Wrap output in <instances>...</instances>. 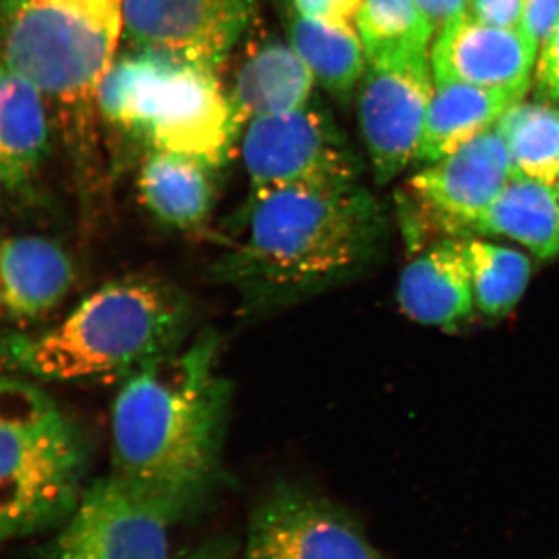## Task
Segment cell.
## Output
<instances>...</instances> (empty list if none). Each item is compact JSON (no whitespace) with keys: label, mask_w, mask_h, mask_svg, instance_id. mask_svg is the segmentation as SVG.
Listing matches in <instances>:
<instances>
[{"label":"cell","mask_w":559,"mask_h":559,"mask_svg":"<svg viewBox=\"0 0 559 559\" xmlns=\"http://www.w3.org/2000/svg\"><path fill=\"white\" fill-rule=\"evenodd\" d=\"M231 385L205 331L121 381L110 417V476L179 524L226 485Z\"/></svg>","instance_id":"obj_1"},{"label":"cell","mask_w":559,"mask_h":559,"mask_svg":"<svg viewBox=\"0 0 559 559\" xmlns=\"http://www.w3.org/2000/svg\"><path fill=\"white\" fill-rule=\"evenodd\" d=\"M245 237L213 266L246 312L274 311L358 274L384 237L380 202L359 180L280 187L249 197Z\"/></svg>","instance_id":"obj_2"},{"label":"cell","mask_w":559,"mask_h":559,"mask_svg":"<svg viewBox=\"0 0 559 559\" xmlns=\"http://www.w3.org/2000/svg\"><path fill=\"white\" fill-rule=\"evenodd\" d=\"M193 322V305L182 290L132 275L94 290L39 336L0 337V364L40 380L123 381L182 348Z\"/></svg>","instance_id":"obj_3"},{"label":"cell","mask_w":559,"mask_h":559,"mask_svg":"<svg viewBox=\"0 0 559 559\" xmlns=\"http://www.w3.org/2000/svg\"><path fill=\"white\" fill-rule=\"evenodd\" d=\"M98 110L146 151L215 170L230 159L242 131L215 70L154 51L114 60L98 90Z\"/></svg>","instance_id":"obj_4"},{"label":"cell","mask_w":559,"mask_h":559,"mask_svg":"<svg viewBox=\"0 0 559 559\" xmlns=\"http://www.w3.org/2000/svg\"><path fill=\"white\" fill-rule=\"evenodd\" d=\"M123 35V0H0L3 62L68 109L81 139Z\"/></svg>","instance_id":"obj_5"},{"label":"cell","mask_w":559,"mask_h":559,"mask_svg":"<svg viewBox=\"0 0 559 559\" xmlns=\"http://www.w3.org/2000/svg\"><path fill=\"white\" fill-rule=\"evenodd\" d=\"M79 426L38 388L0 378V544L55 528L86 489Z\"/></svg>","instance_id":"obj_6"},{"label":"cell","mask_w":559,"mask_h":559,"mask_svg":"<svg viewBox=\"0 0 559 559\" xmlns=\"http://www.w3.org/2000/svg\"><path fill=\"white\" fill-rule=\"evenodd\" d=\"M240 550L241 559H384L340 503L290 481L257 503Z\"/></svg>","instance_id":"obj_7"},{"label":"cell","mask_w":559,"mask_h":559,"mask_svg":"<svg viewBox=\"0 0 559 559\" xmlns=\"http://www.w3.org/2000/svg\"><path fill=\"white\" fill-rule=\"evenodd\" d=\"M249 197L280 187L352 182L359 160L325 114L305 108L249 121L241 140Z\"/></svg>","instance_id":"obj_8"},{"label":"cell","mask_w":559,"mask_h":559,"mask_svg":"<svg viewBox=\"0 0 559 559\" xmlns=\"http://www.w3.org/2000/svg\"><path fill=\"white\" fill-rule=\"evenodd\" d=\"M429 50L367 62L360 80L359 127L380 186L415 162L436 91Z\"/></svg>","instance_id":"obj_9"},{"label":"cell","mask_w":559,"mask_h":559,"mask_svg":"<svg viewBox=\"0 0 559 559\" xmlns=\"http://www.w3.org/2000/svg\"><path fill=\"white\" fill-rule=\"evenodd\" d=\"M175 524L116 477L84 489L35 559H170Z\"/></svg>","instance_id":"obj_10"},{"label":"cell","mask_w":559,"mask_h":559,"mask_svg":"<svg viewBox=\"0 0 559 559\" xmlns=\"http://www.w3.org/2000/svg\"><path fill=\"white\" fill-rule=\"evenodd\" d=\"M255 10V0H123V35L139 50L218 72Z\"/></svg>","instance_id":"obj_11"},{"label":"cell","mask_w":559,"mask_h":559,"mask_svg":"<svg viewBox=\"0 0 559 559\" xmlns=\"http://www.w3.org/2000/svg\"><path fill=\"white\" fill-rule=\"evenodd\" d=\"M513 175L509 150L495 127L418 171L407 186L406 207L448 237H463Z\"/></svg>","instance_id":"obj_12"},{"label":"cell","mask_w":559,"mask_h":559,"mask_svg":"<svg viewBox=\"0 0 559 559\" xmlns=\"http://www.w3.org/2000/svg\"><path fill=\"white\" fill-rule=\"evenodd\" d=\"M538 50L525 32L481 24L465 11L439 32L430 64L436 83L527 92Z\"/></svg>","instance_id":"obj_13"},{"label":"cell","mask_w":559,"mask_h":559,"mask_svg":"<svg viewBox=\"0 0 559 559\" xmlns=\"http://www.w3.org/2000/svg\"><path fill=\"white\" fill-rule=\"evenodd\" d=\"M399 304L407 318L437 329H457L473 318L477 307L462 237L436 241L407 263Z\"/></svg>","instance_id":"obj_14"},{"label":"cell","mask_w":559,"mask_h":559,"mask_svg":"<svg viewBox=\"0 0 559 559\" xmlns=\"http://www.w3.org/2000/svg\"><path fill=\"white\" fill-rule=\"evenodd\" d=\"M72 260L44 237L0 241V312L11 320H35L55 310L72 288Z\"/></svg>","instance_id":"obj_15"},{"label":"cell","mask_w":559,"mask_h":559,"mask_svg":"<svg viewBox=\"0 0 559 559\" xmlns=\"http://www.w3.org/2000/svg\"><path fill=\"white\" fill-rule=\"evenodd\" d=\"M314 84L310 68L290 43L266 40L246 55L227 95L242 130L259 117L305 108Z\"/></svg>","instance_id":"obj_16"},{"label":"cell","mask_w":559,"mask_h":559,"mask_svg":"<svg viewBox=\"0 0 559 559\" xmlns=\"http://www.w3.org/2000/svg\"><path fill=\"white\" fill-rule=\"evenodd\" d=\"M215 168L201 162L146 151L140 162V200L159 223L182 231L200 230L207 224L216 201Z\"/></svg>","instance_id":"obj_17"},{"label":"cell","mask_w":559,"mask_h":559,"mask_svg":"<svg viewBox=\"0 0 559 559\" xmlns=\"http://www.w3.org/2000/svg\"><path fill=\"white\" fill-rule=\"evenodd\" d=\"M463 237H507L540 260L559 255V180L513 175L502 193Z\"/></svg>","instance_id":"obj_18"},{"label":"cell","mask_w":559,"mask_h":559,"mask_svg":"<svg viewBox=\"0 0 559 559\" xmlns=\"http://www.w3.org/2000/svg\"><path fill=\"white\" fill-rule=\"evenodd\" d=\"M527 92L485 90L463 83H436L415 162L433 164L491 130Z\"/></svg>","instance_id":"obj_19"},{"label":"cell","mask_w":559,"mask_h":559,"mask_svg":"<svg viewBox=\"0 0 559 559\" xmlns=\"http://www.w3.org/2000/svg\"><path fill=\"white\" fill-rule=\"evenodd\" d=\"M49 139L43 94L0 62V186L27 182L46 157Z\"/></svg>","instance_id":"obj_20"},{"label":"cell","mask_w":559,"mask_h":559,"mask_svg":"<svg viewBox=\"0 0 559 559\" xmlns=\"http://www.w3.org/2000/svg\"><path fill=\"white\" fill-rule=\"evenodd\" d=\"M289 43L307 62L316 83L334 97H348L366 73V51L353 27L296 13L289 22Z\"/></svg>","instance_id":"obj_21"},{"label":"cell","mask_w":559,"mask_h":559,"mask_svg":"<svg viewBox=\"0 0 559 559\" xmlns=\"http://www.w3.org/2000/svg\"><path fill=\"white\" fill-rule=\"evenodd\" d=\"M514 175L558 182L559 109L544 103H514L496 123Z\"/></svg>","instance_id":"obj_22"},{"label":"cell","mask_w":559,"mask_h":559,"mask_svg":"<svg viewBox=\"0 0 559 559\" xmlns=\"http://www.w3.org/2000/svg\"><path fill=\"white\" fill-rule=\"evenodd\" d=\"M462 240L477 310L487 318H506L527 289L532 261L524 252L509 246L479 237H462Z\"/></svg>","instance_id":"obj_23"},{"label":"cell","mask_w":559,"mask_h":559,"mask_svg":"<svg viewBox=\"0 0 559 559\" xmlns=\"http://www.w3.org/2000/svg\"><path fill=\"white\" fill-rule=\"evenodd\" d=\"M355 24L367 62L428 50L433 35L415 0H362Z\"/></svg>","instance_id":"obj_24"},{"label":"cell","mask_w":559,"mask_h":559,"mask_svg":"<svg viewBox=\"0 0 559 559\" xmlns=\"http://www.w3.org/2000/svg\"><path fill=\"white\" fill-rule=\"evenodd\" d=\"M527 0H469L466 13L491 27L521 31Z\"/></svg>","instance_id":"obj_25"},{"label":"cell","mask_w":559,"mask_h":559,"mask_svg":"<svg viewBox=\"0 0 559 559\" xmlns=\"http://www.w3.org/2000/svg\"><path fill=\"white\" fill-rule=\"evenodd\" d=\"M558 28L559 0H527L521 31L539 50Z\"/></svg>","instance_id":"obj_26"},{"label":"cell","mask_w":559,"mask_h":559,"mask_svg":"<svg viewBox=\"0 0 559 559\" xmlns=\"http://www.w3.org/2000/svg\"><path fill=\"white\" fill-rule=\"evenodd\" d=\"M293 3L301 16L353 27L362 0H293Z\"/></svg>","instance_id":"obj_27"},{"label":"cell","mask_w":559,"mask_h":559,"mask_svg":"<svg viewBox=\"0 0 559 559\" xmlns=\"http://www.w3.org/2000/svg\"><path fill=\"white\" fill-rule=\"evenodd\" d=\"M535 75L539 97L544 100H559V28L540 47Z\"/></svg>","instance_id":"obj_28"},{"label":"cell","mask_w":559,"mask_h":559,"mask_svg":"<svg viewBox=\"0 0 559 559\" xmlns=\"http://www.w3.org/2000/svg\"><path fill=\"white\" fill-rule=\"evenodd\" d=\"M415 2L429 21L433 33H439L460 14L465 13L469 0H415Z\"/></svg>","instance_id":"obj_29"},{"label":"cell","mask_w":559,"mask_h":559,"mask_svg":"<svg viewBox=\"0 0 559 559\" xmlns=\"http://www.w3.org/2000/svg\"><path fill=\"white\" fill-rule=\"evenodd\" d=\"M176 559H241L240 544L227 538L210 539L182 551Z\"/></svg>","instance_id":"obj_30"}]
</instances>
